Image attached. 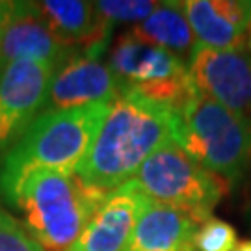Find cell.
<instances>
[{"mask_svg": "<svg viewBox=\"0 0 251 251\" xmlns=\"http://www.w3.org/2000/svg\"><path fill=\"white\" fill-rule=\"evenodd\" d=\"M0 251H43L25 224L0 208Z\"/></svg>", "mask_w": 251, "mask_h": 251, "instance_id": "18", "label": "cell"}, {"mask_svg": "<svg viewBox=\"0 0 251 251\" xmlns=\"http://www.w3.org/2000/svg\"><path fill=\"white\" fill-rule=\"evenodd\" d=\"M128 184L142 198L177 208L198 225L212 218L224 196L222 180L199 166L175 140L152 152Z\"/></svg>", "mask_w": 251, "mask_h": 251, "instance_id": "5", "label": "cell"}, {"mask_svg": "<svg viewBox=\"0 0 251 251\" xmlns=\"http://www.w3.org/2000/svg\"><path fill=\"white\" fill-rule=\"evenodd\" d=\"M144 198L128 182L108 194L71 251H128Z\"/></svg>", "mask_w": 251, "mask_h": 251, "instance_id": "12", "label": "cell"}, {"mask_svg": "<svg viewBox=\"0 0 251 251\" xmlns=\"http://www.w3.org/2000/svg\"><path fill=\"white\" fill-rule=\"evenodd\" d=\"M175 142L208 173L234 184L251 158V119L196 91L177 110Z\"/></svg>", "mask_w": 251, "mask_h": 251, "instance_id": "4", "label": "cell"}, {"mask_svg": "<svg viewBox=\"0 0 251 251\" xmlns=\"http://www.w3.org/2000/svg\"><path fill=\"white\" fill-rule=\"evenodd\" d=\"M106 198L76 173L41 171L25 182L15 208L43 251H71Z\"/></svg>", "mask_w": 251, "mask_h": 251, "instance_id": "3", "label": "cell"}, {"mask_svg": "<svg viewBox=\"0 0 251 251\" xmlns=\"http://www.w3.org/2000/svg\"><path fill=\"white\" fill-rule=\"evenodd\" d=\"M58 69L52 63L34 60H19L4 67L0 76V154H6L45 110Z\"/></svg>", "mask_w": 251, "mask_h": 251, "instance_id": "7", "label": "cell"}, {"mask_svg": "<svg viewBox=\"0 0 251 251\" xmlns=\"http://www.w3.org/2000/svg\"><path fill=\"white\" fill-rule=\"evenodd\" d=\"M15 8V2H8V0H0V30L8 23L11 11Z\"/></svg>", "mask_w": 251, "mask_h": 251, "instance_id": "19", "label": "cell"}, {"mask_svg": "<svg viewBox=\"0 0 251 251\" xmlns=\"http://www.w3.org/2000/svg\"><path fill=\"white\" fill-rule=\"evenodd\" d=\"M234 251H251V240H244V242L238 244V248Z\"/></svg>", "mask_w": 251, "mask_h": 251, "instance_id": "20", "label": "cell"}, {"mask_svg": "<svg viewBox=\"0 0 251 251\" xmlns=\"http://www.w3.org/2000/svg\"><path fill=\"white\" fill-rule=\"evenodd\" d=\"M0 76H2V69H0Z\"/></svg>", "mask_w": 251, "mask_h": 251, "instance_id": "22", "label": "cell"}, {"mask_svg": "<svg viewBox=\"0 0 251 251\" xmlns=\"http://www.w3.org/2000/svg\"><path fill=\"white\" fill-rule=\"evenodd\" d=\"M75 56H78V52L56 37L37 2H15L8 23L0 30L2 67L19 60H34L62 67Z\"/></svg>", "mask_w": 251, "mask_h": 251, "instance_id": "9", "label": "cell"}, {"mask_svg": "<svg viewBox=\"0 0 251 251\" xmlns=\"http://www.w3.org/2000/svg\"><path fill=\"white\" fill-rule=\"evenodd\" d=\"M100 17L106 21L110 26L116 23H130L140 25L158 8L160 2L154 0H99L93 2Z\"/></svg>", "mask_w": 251, "mask_h": 251, "instance_id": "16", "label": "cell"}, {"mask_svg": "<svg viewBox=\"0 0 251 251\" xmlns=\"http://www.w3.org/2000/svg\"><path fill=\"white\" fill-rule=\"evenodd\" d=\"M184 11L198 45L251 52V2L188 0Z\"/></svg>", "mask_w": 251, "mask_h": 251, "instance_id": "10", "label": "cell"}, {"mask_svg": "<svg viewBox=\"0 0 251 251\" xmlns=\"http://www.w3.org/2000/svg\"><path fill=\"white\" fill-rule=\"evenodd\" d=\"M123 93L108 63L99 58L75 56L56 71L45 110H71L97 102H112Z\"/></svg>", "mask_w": 251, "mask_h": 251, "instance_id": "11", "label": "cell"}, {"mask_svg": "<svg viewBox=\"0 0 251 251\" xmlns=\"http://www.w3.org/2000/svg\"><path fill=\"white\" fill-rule=\"evenodd\" d=\"M128 34L138 41L175 54L186 65L198 47V39L184 11V2H160L158 8L144 23L132 26Z\"/></svg>", "mask_w": 251, "mask_h": 251, "instance_id": "15", "label": "cell"}, {"mask_svg": "<svg viewBox=\"0 0 251 251\" xmlns=\"http://www.w3.org/2000/svg\"><path fill=\"white\" fill-rule=\"evenodd\" d=\"M108 104L43 110L2 156L0 198L15 206L25 182L36 173H76L106 117Z\"/></svg>", "mask_w": 251, "mask_h": 251, "instance_id": "2", "label": "cell"}, {"mask_svg": "<svg viewBox=\"0 0 251 251\" xmlns=\"http://www.w3.org/2000/svg\"><path fill=\"white\" fill-rule=\"evenodd\" d=\"M108 65L123 91L166 104L175 112L196 93L186 62L164 49L138 41L128 32L117 39Z\"/></svg>", "mask_w": 251, "mask_h": 251, "instance_id": "6", "label": "cell"}, {"mask_svg": "<svg viewBox=\"0 0 251 251\" xmlns=\"http://www.w3.org/2000/svg\"><path fill=\"white\" fill-rule=\"evenodd\" d=\"M238 244L236 229L214 216L199 225L192 240L196 251H234Z\"/></svg>", "mask_w": 251, "mask_h": 251, "instance_id": "17", "label": "cell"}, {"mask_svg": "<svg viewBox=\"0 0 251 251\" xmlns=\"http://www.w3.org/2000/svg\"><path fill=\"white\" fill-rule=\"evenodd\" d=\"M56 37L80 56L99 58L110 41V25L100 17L93 2L45 0L37 2Z\"/></svg>", "mask_w": 251, "mask_h": 251, "instance_id": "13", "label": "cell"}, {"mask_svg": "<svg viewBox=\"0 0 251 251\" xmlns=\"http://www.w3.org/2000/svg\"><path fill=\"white\" fill-rule=\"evenodd\" d=\"M175 126L173 108L123 91L108 104L106 117L76 175L108 196L132 179L152 152L175 140Z\"/></svg>", "mask_w": 251, "mask_h": 251, "instance_id": "1", "label": "cell"}, {"mask_svg": "<svg viewBox=\"0 0 251 251\" xmlns=\"http://www.w3.org/2000/svg\"><path fill=\"white\" fill-rule=\"evenodd\" d=\"M198 227L188 214L144 198L128 251H182L192 246Z\"/></svg>", "mask_w": 251, "mask_h": 251, "instance_id": "14", "label": "cell"}, {"mask_svg": "<svg viewBox=\"0 0 251 251\" xmlns=\"http://www.w3.org/2000/svg\"><path fill=\"white\" fill-rule=\"evenodd\" d=\"M182 251H196V250H194V246H190V248H186V250H182Z\"/></svg>", "mask_w": 251, "mask_h": 251, "instance_id": "21", "label": "cell"}, {"mask_svg": "<svg viewBox=\"0 0 251 251\" xmlns=\"http://www.w3.org/2000/svg\"><path fill=\"white\" fill-rule=\"evenodd\" d=\"M196 91L251 119V52L198 45L188 60Z\"/></svg>", "mask_w": 251, "mask_h": 251, "instance_id": "8", "label": "cell"}]
</instances>
